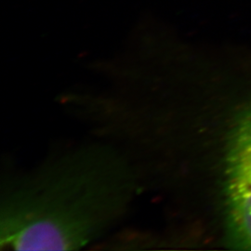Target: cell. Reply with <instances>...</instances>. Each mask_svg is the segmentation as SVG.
Wrapping results in <instances>:
<instances>
[{"label":"cell","mask_w":251,"mask_h":251,"mask_svg":"<svg viewBox=\"0 0 251 251\" xmlns=\"http://www.w3.org/2000/svg\"><path fill=\"white\" fill-rule=\"evenodd\" d=\"M143 186L117 146L97 139L2 178L0 248L76 251L121 222Z\"/></svg>","instance_id":"6da1fadb"},{"label":"cell","mask_w":251,"mask_h":251,"mask_svg":"<svg viewBox=\"0 0 251 251\" xmlns=\"http://www.w3.org/2000/svg\"><path fill=\"white\" fill-rule=\"evenodd\" d=\"M224 175L227 240L234 249L251 251V105L229 135Z\"/></svg>","instance_id":"7a4b0ae2"}]
</instances>
